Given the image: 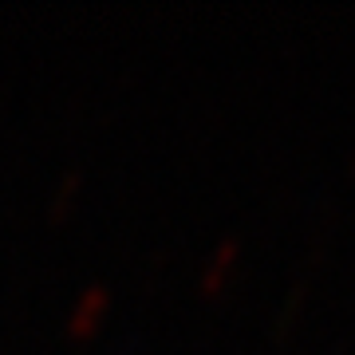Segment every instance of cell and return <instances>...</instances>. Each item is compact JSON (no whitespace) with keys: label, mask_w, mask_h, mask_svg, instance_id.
Segmentation results:
<instances>
[{"label":"cell","mask_w":355,"mask_h":355,"mask_svg":"<svg viewBox=\"0 0 355 355\" xmlns=\"http://www.w3.org/2000/svg\"><path fill=\"white\" fill-rule=\"evenodd\" d=\"M352 170H355V154H352Z\"/></svg>","instance_id":"6da1fadb"}]
</instances>
